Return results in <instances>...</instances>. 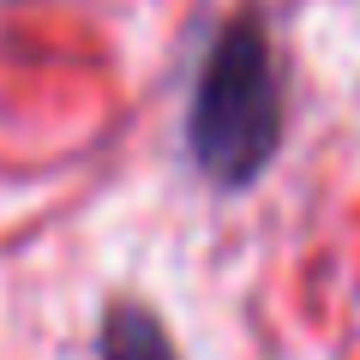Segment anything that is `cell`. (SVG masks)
<instances>
[{
  "mask_svg": "<svg viewBox=\"0 0 360 360\" xmlns=\"http://www.w3.org/2000/svg\"><path fill=\"white\" fill-rule=\"evenodd\" d=\"M186 150L217 193H246L283 150V66L252 13L229 18L198 60Z\"/></svg>",
  "mask_w": 360,
  "mask_h": 360,
  "instance_id": "obj_1",
  "label": "cell"
},
{
  "mask_svg": "<svg viewBox=\"0 0 360 360\" xmlns=\"http://www.w3.org/2000/svg\"><path fill=\"white\" fill-rule=\"evenodd\" d=\"M103 360H180V348L168 342L162 319L139 300H115L103 319Z\"/></svg>",
  "mask_w": 360,
  "mask_h": 360,
  "instance_id": "obj_2",
  "label": "cell"
}]
</instances>
